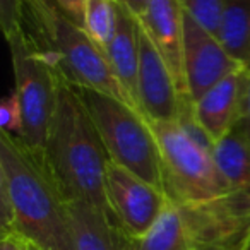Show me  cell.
<instances>
[{"instance_id": "obj_1", "label": "cell", "mask_w": 250, "mask_h": 250, "mask_svg": "<svg viewBox=\"0 0 250 250\" xmlns=\"http://www.w3.org/2000/svg\"><path fill=\"white\" fill-rule=\"evenodd\" d=\"M0 233L16 231L38 250H76L69 201L38 151L0 134Z\"/></svg>"}, {"instance_id": "obj_2", "label": "cell", "mask_w": 250, "mask_h": 250, "mask_svg": "<svg viewBox=\"0 0 250 250\" xmlns=\"http://www.w3.org/2000/svg\"><path fill=\"white\" fill-rule=\"evenodd\" d=\"M40 154L67 201H84L110 211L106 175L111 160L79 89L63 79Z\"/></svg>"}, {"instance_id": "obj_3", "label": "cell", "mask_w": 250, "mask_h": 250, "mask_svg": "<svg viewBox=\"0 0 250 250\" xmlns=\"http://www.w3.org/2000/svg\"><path fill=\"white\" fill-rule=\"evenodd\" d=\"M22 28L65 83L127 101L103 50L52 2L26 0Z\"/></svg>"}, {"instance_id": "obj_4", "label": "cell", "mask_w": 250, "mask_h": 250, "mask_svg": "<svg viewBox=\"0 0 250 250\" xmlns=\"http://www.w3.org/2000/svg\"><path fill=\"white\" fill-rule=\"evenodd\" d=\"M77 89L110 160L165 190L160 146L151 122L127 101L96 89Z\"/></svg>"}, {"instance_id": "obj_5", "label": "cell", "mask_w": 250, "mask_h": 250, "mask_svg": "<svg viewBox=\"0 0 250 250\" xmlns=\"http://www.w3.org/2000/svg\"><path fill=\"white\" fill-rule=\"evenodd\" d=\"M160 146L165 192L175 204H199L221 197L229 185L212 153L192 141L177 122H151Z\"/></svg>"}, {"instance_id": "obj_6", "label": "cell", "mask_w": 250, "mask_h": 250, "mask_svg": "<svg viewBox=\"0 0 250 250\" xmlns=\"http://www.w3.org/2000/svg\"><path fill=\"white\" fill-rule=\"evenodd\" d=\"M5 40L11 50L14 69V91L21 101L24 118L19 139L28 147L42 153L59 98L62 77L50 60L36 48L22 26L5 36Z\"/></svg>"}, {"instance_id": "obj_7", "label": "cell", "mask_w": 250, "mask_h": 250, "mask_svg": "<svg viewBox=\"0 0 250 250\" xmlns=\"http://www.w3.org/2000/svg\"><path fill=\"white\" fill-rule=\"evenodd\" d=\"M106 201L120 228L136 242L154 225L170 199L163 188L110 161L106 175Z\"/></svg>"}, {"instance_id": "obj_8", "label": "cell", "mask_w": 250, "mask_h": 250, "mask_svg": "<svg viewBox=\"0 0 250 250\" xmlns=\"http://www.w3.org/2000/svg\"><path fill=\"white\" fill-rule=\"evenodd\" d=\"M240 69H243V65L226 52L218 36L185 14L184 79L185 89L192 101Z\"/></svg>"}, {"instance_id": "obj_9", "label": "cell", "mask_w": 250, "mask_h": 250, "mask_svg": "<svg viewBox=\"0 0 250 250\" xmlns=\"http://www.w3.org/2000/svg\"><path fill=\"white\" fill-rule=\"evenodd\" d=\"M182 96H185V93L180 89L173 72L146 31L141 28L137 77V101L141 113L149 122H175Z\"/></svg>"}, {"instance_id": "obj_10", "label": "cell", "mask_w": 250, "mask_h": 250, "mask_svg": "<svg viewBox=\"0 0 250 250\" xmlns=\"http://www.w3.org/2000/svg\"><path fill=\"white\" fill-rule=\"evenodd\" d=\"M184 19L185 12L178 0H147L137 21L168 63L180 89L187 94L184 79Z\"/></svg>"}, {"instance_id": "obj_11", "label": "cell", "mask_w": 250, "mask_h": 250, "mask_svg": "<svg viewBox=\"0 0 250 250\" xmlns=\"http://www.w3.org/2000/svg\"><path fill=\"white\" fill-rule=\"evenodd\" d=\"M245 81L247 67H243L226 76L194 101L195 117L214 143L231 130L238 120Z\"/></svg>"}, {"instance_id": "obj_12", "label": "cell", "mask_w": 250, "mask_h": 250, "mask_svg": "<svg viewBox=\"0 0 250 250\" xmlns=\"http://www.w3.org/2000/svg\"><path fill=\"white\" fill-rule=\"evenodd\" d=\"M69 209L76 250H132L134 240L108 209L84 201H69Z\"/></svg>"}, {"instance_id": "obj_13", "label": "cell", "mask_w": 250, "mask_h": 250, "mask_svg": "<svg viewBox=\"0 0 250 250\" xmlns=\"http://www.w3.org/2000/svg\"><path fill=\"white\" fill-rule=\"evenodd\" d=\"M113 76L117 77L127 101L139 110L137 101V77H139L141 55V24L134 14L120 5L118 24L111 42L104 48ZM141 111V110H139Z\"/></svg>"}, {"instance_id": "obj_14", "label": "cell", "mask_w": 250, "mask_h": 250, "mask_svg": "<svg viewBox=\"0 0 250 250\" xmlns=\"http://www.w3.org/2000/svg\"><path fill=\"white\" fill-rule=\"evenodd\" d=\"M211 153L229 188L250 192V143L238 125L216 141Z\"/></svg>"}, {"instance_id": "obj_15", "label": "cell", "mask_w": 250, "mask_h": 250, "mask_svg": "<svg viewBox=\"0 0 250 250\" xmlns=\"http://www.w3.org/2000/svg\"><path fill=\"white\" fill-rule=\"evenodd\" d=\"M132 250H194L184 211L175 202H168L154 225L134 242Z\"/></svg>"}, {"instance_id": "obj_16", "label": "cell", "mask_w": 250, "mask_h": 250, "mask_svg": "<svg viewBox=\"0 0 250 250\" xmlns=\"http://www.w3.org/2000/svg\"><path fill=\"white\" fill-rule=\"evenodd\" d=\"M216 36L236 62L250 65V0H225Z\"/></svg>"}, {"instance_id": "obj_17", "label": "cell", "mask_w": 250, "mask_h": 250, "mask_svg": "<svg viewBox=\"0 0 250 250\" xmlns=\"http://www.w3.org/2000/svg\"><path fill=\"white\" fill-rule=\"evenodd\" d=\"M120 4L117 0H86L83 11V29L104 52L118 24Z\"/></svg>"}, {"instance_id": "obj_18", "label": "cell", "mask_w": 250, "mask_h": 250, "mask_svg": "<svg viewBox=\"0 0 250 250\" xmlns=\"http://www.w3.org/2000/svg\"><path fill=\"white\" fill-rule=\"evenodd\" d=\"M187 16L211 33H218L225 0H178Z\"/></svg>"}, {"instance_id": "obj_19", "label": "cell", "mask_w": 250, "mask_h": 250, "mask_svg": "<svg viewBox=\"0 0 250 250\" xmlns=\"http://www.w3.org/2000/svg\"><path fill=\"white\" fill-rule=\"evenodd\" d=\"M22 125H24V118H22L21 101L18 93L12 89L0 103V129L19 137L22 134Z\"/></svg>"}, {"instance_id": "obj_20", "label": "cell", "mask_w": 250, "mask_h": 250, "mask_svg": "<svg viewBox=\"0 0 250 250\" xmlns=\"http://www.w3.org/2000/svg\"><path fill=\"white\" fill-rule=\"evenodd\" d=\"M26 0H0V26L4 36L22 26Z\"/></svg>"}, {"instance_id": "obj_21", "label": "cell", "mask_w": 250, "mask_h": 250, "mask_svg": "<svg viewBox=\"0 0 250 250\" xmlns=\"http://www.w3.org/2000/svg\"><path fill=\"white\" fill-rule=\"evenodd\" d=\"M236 125L240 127L245 137L250 143V70L247 69V81H245V89H243L242 98V106H240V115Z\"/></svg>"}, {"instance_id": "obj_22", "label": "cell", "mask_w": 250, "mask_h": 250, "mask_svg": "<svg viewBox=\"0 0 250 250\" xmlns=\"http://www.w3.org/2000/svg\"><path fill=\"white\" fill-rule=\"evenodd\" d=\"M55 7H59L65 16H69L72 21L83 26V11L86 0H48Z\"/></svg>"}, {"instance_id": "obj_23", "label": "cell", "mask_w": 250, "mask_h": 250, "mask_svg": "<svg viewBox=\"0 0 250 250\" xmlns=\"http://www.w3.org/2000/svg\"><path fill=\"white\" fill-rule=\"evenodd\" d=\"M0 250H29V242L16 231L2 233Z\"/></svg>"}, {"instance_id": "obj_24", "label": "cell", "mask_w": 250, "mask_h": 250, "mask_svg": "<svg viewBox=\"0 0 250 250\" xmlns=\"http://www.w3.org/2000/svg\"><path fill=\"white\" fill-rule=\"evenodd\" d=\"M117 2L124 9H127L130 14L136 16V18H139L141 12L144 11V7H146V4H147V0H117Z\"/></svg>"}, {"instance_id": "obj_25", "label": "cell", "mask_w": 250, "mask_h": 250, "mask_svg": "<svg viewBox=\"0 0 250 250\" xmlns=\"http://www.w3.org/2000/svg\"><path fill=\"white\" fill-rule=\"evenodd\" d=\"M229 250H250V223L247 225L245 231H243L242 235L235 240V243L229 247Z\"/></svg>"}, {"instance_id": "obj_26", "label": "cell", "mask_w": 250, "mask_h": 250, "mask_svg": "<svg viewBox=\"0 0 250 250\" xmlns=\"http://www.w3.org/2000/svg\"><path fill=\"white\" fill-rule=\"evenodd\" d=\"M29 250H38V249H36V247H33L31 243H29Z\"/></svg>"}, {"instance_id": "obj_27", "label": "cell", "mask_w": 250, "mask_h": 250, "mask_svg": "<svg viewBox=\"0 0 250 250\" xmlns=\"http://www.w3.org/2000/svg\"><path fill=\"white\" fill-rule=\"evenodd\" d=\"M247 69H249V70H250V65H249V67H247Z\"/></svg>"}]
</instances>
